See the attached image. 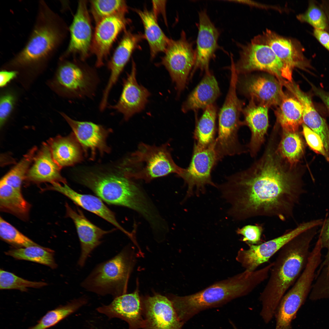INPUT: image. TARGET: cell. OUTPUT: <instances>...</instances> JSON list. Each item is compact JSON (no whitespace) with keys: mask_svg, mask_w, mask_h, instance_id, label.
<instances>
[{"mask_svg":"<svg viewBox=\"0 0 329 329\" xmlns=\"http://www.w3.org/2000/svg\"><path fill=\"white\" fill-rule=\"evenodd\" d=\"M279 137L270 134L262 156L248 168L229 175L217 185L229 205L234 221L258 217L285 221L293 218L295 207L306 193L298 165H291L278 150Z\"/></svg>","mask_w":329,"mask_h":329,"instance_id":"cell-1","label":"cell"},{"mask_svg":"<svg viewBox=\"0 0 329 329\" xmlns=\"http://www.w3.org/2000/svg\"><path fill=\"white\" fill-rule=\"evenodd\" d=\"M318 227L314 226L302 232L279 251L259 297L262 305L260 315L265 323H268L272 319L282 297L305 268L311 252L310 244Z\"/></svg>","mask_w":329,"mask_h":329,"instance_id":"cell-2","label":"cell"},{"mask_svg":"<svg viewBox=\"0 0 329 329\" xmlns=\"http://www.w3.org/2000/svg\"><path fill=\"white\" fill-rule=\"evenodd\" d=\"M264 268L245 270L192 294L174 296L170 299L180 320L184 323L201 312L217 307L236 298L246 295L267 279Z\"/></svg>","mask_w":329,"mask_h":329,"instance_id":"cell-3","label":"cell"},{"mask_svg":"<svg viewBox=\"0 0 329 329\" xmlns=\"http://www.w3.org/2000/svg\"><path fill=\"white\" fill-rule=\"evenodd\" d=\"M78 178L80 183L106 203L133 210L147 221L154 217L156 209L145 193L117 167L114 171L86 172Z\"/></svg>","mask_w":329,"mask_h":329,"instance_id":"cell-4","label":"cell"},{"mask_svg":"<svg viewBox=\"0 0 329 329\" xmlns=\"http://www.w3.org/2000/svg\"><path fill=\"white\" fill-rule=\"evenodd\" d=\"M117 167L127 177L146 182L171 173L180 177L185 169L173 161L168 143L159 146L141 143Z\"/></svg>","mask_w":329,"mask_h":329,"instance_id":"cell-5","label":"cell"},{"mask_svg":"<svg viewBox=\"0 0 329 329\" xmlns=\"http://www.w3.org/2000/svg\"><path fill=\"white\" fill-rule=\"evenodd\" d=\"M128 251L124 250L112 258L98 264L81 283L86 290L114 298L125 294L130 269Z\"/></svg>","mask_w":329,"mask_h":329,"instance_id":"cell-6","label":"cell"},{"mask_svg":"<svg viewBox=\"0 0 329 329\" xmlns=\"http://www.w3.org/2000/svg\"><path fill=\"white\" fill-rule=\"evenodd\" d=\"M231 76L229 89L218 116V133L215 147L219 152L225 154L236 153L242 149L238 133L242 126L240 120L243 102L238 97L236 88L238 78L234 62H231Z\"/></svg>","mask_w":329,"mask_h":329,"instance_id":"cell-7","label":"cell"},{"mask_svg":"<svg viewBox=\"0 0 329 329\" xmlns=\"http://www.w3.org/2000/svg\"><path fill=\"white\" fill-rule=\"evenodd\" d=\"M43 15L27 45L13 59L15 64L27 65L44 60L59 44L62 34L58 26L49 15Z\"/></svg>","mask_w":329,"mask_h":329,"instance_id":"cell-8","label":"cell"},{"mask_svg":"<svg viewBox=\"0 0 329 329\" xmlns=\"http://www.w3.org/2000/svg\"><path fill=\"white\" fill-rule=\"evenodd\" d=\"M241 46L239 59L235 63L238 75L262 71L275 76L283 84L292 81L283 63L268 46L251 42Z\"/></svg>","mask_w":329,"mask_h":329,"instance_id":"cell-9","label":"cell"},{"mask_svg":"<svg viewBox=\"0 0 329 329\" xmlns=\"http://www.w3.org/2000/svg\"><path fill=\"white\" fill-rule=\"evenodd\" d=\"M164 52L161 63L169 72L179 94L185 88L195 63L196 53L193 43L187 39L182 31L179 39H171Z\"/></svg>","mask_w":329,"mask_h":329,"instance_id":"cell-10","label":"cell"},{"mask_svg":"<svg viewBox=\"0 0 329 329\" xmlns=\"http://www.w3.org/2000/svg\"><path fill=\"white\" fill-rule=\"evenodd\" d=\"M320 221L315 219L303 222L283 234L258 245L247 244V249H240L236 259L245 270L253 271L267 262L275 253L294 237L302 232L320 225Z\"/></svg>","mask_w":329,"mask_h":329,"instance_id":"cell-11","label":"cell"},{"mask_svg":"<svg viewBox=\"0 0 329 329\" xmlns=\"http://www.w3.org/2000/svg\"><path fill=\"white\" fill-rule=\"evenodd\" d=\"M57 77L63 92L75 98L92 97L100 81L93 69L76 61L63 63Z\"/></svg>","mask_w":329,"mask_h":329,"instance_id":"cell-12","label":"cell"},{"mask_svg":"<svg viewBox=\"0 0 329 329\" xmlns=\"http://www.w3.org/2000/svg\"><path fill=\"white\" fill-rule=\"evenodd\" d=\"M219 161L214 149V143L206 148L194 145L192 156L189 164L185 168L180 177L187 186L186 198L194 195V190L198 196L206 192L207 185L217 187L212 181L211 173Z\"/></svg>","mask_w":329,"mask_h":329,"instance_id":"cell-13","label":"cell"},{"mask_svg":"<svg viewBox=\"0 0 329 329\" xmlns=\"http://www.w3.org/2000/svg\"><path fill=\"white\" fill-rule=\"evenodd\" d=\"M315 274L306 268L282 297L277 309L275 329H292L291 323L311 291Z\"/></svg>","mask_w":329,"mask_h":329,"instance_id":"cell-14","label":"cell"},{"mask_svg":"<svg viewBox=\"0 0 329 329\" xmlns=\"http://www.w3.org/2000/svg\"><path fill=\"white\" fill-rule=\"evenodd\" d=\"M144 325L143 329H182L179 319L169 299L159 294L142 300Z\"/></svg>","mask_w":329,"mask_h":329,"instance_id":"cell-15","label":"cell"},{"mask_svg":"<svg viewBox=\"0 0 329 329\" xmlns=\"http://www.w3.org/2000/svg\"><path fill=\"white\" fill-rule=\"evenodd\" d=\"M61 115L71 128L85 154L89 155L90 159L95 158L97 152L102 155L110 152L106 140L111 132V129L90 122L74 120L64 113Z\"/></svg>","mask_w":329,"mask_h":329,"instance_id":"cell-16","label":"cell"},{"mask_svg":"<svg viewBox=\"0 0 329 329\" xmlns=\"http://www.w3.org/2000/svg\"><path fill=\"white\" fill-rule=\"evenodd\" d=\"M237 83L243 94L257 104L268 108L278 106L285 94L283 90V84L272 75L238 79Z\"/></svg>","mask_w":329,"mask_h":329,"instance_id":"cell-17","label":"cell"},{"mask_svg":"<svg viewBox=\"0 0 329 329\" xmlns=\"http://www.w3.org/2000/svg\"><path fill=\"white\" fill-rule=\"evenodd\" d=\"M124 15H117L104 18L96 23L92 40L91 52L96 57V66L104 64L111 48L128 22Z\"/></svg>","mask_w":329,"mask_h":329,"instance_id":"cell-18","label":"cell"},{"mask_svg":"<svg viewBox=\"0 0 329 329\" xmlns=\"http://www.w3.org/2000/svg\"><path fill=\"white\" fill-rule=\"evenodd\" d=\"M198 31L195 50L196 59L191 72L192 75L197 69L210 72V60L219 48L218 42L220 35L218 30L212 22L205 10L199 13Z\"/></svg>","mask_w":329,"mask_h":329,"instance_id":"cell-19","label":"cell"},{"mask_svg":"<svg viewBox=\"0 0 329 329\" xmlns=\"http://www.w3.org/2000/svg\"><path fill=\"white\" fill-rule=\"evenodd\" d=\"M132 66L130 72L123 81V89L118 101L109 107L122 114L126 121L144 109L150 94L146 88L138 83L133 61Z\"/></svg>","mask_w":329,"mask_h":329,"instance_id":"cell-20","label":"cell"},{"mask_svg":"<svg viewBox=\"0 0 329 329\" xmlns=\"http://www.w3.org/2000/svg\"><path fill=\"white\" fill-rule=\"evenodd\" d=\"M97 310L109 318H117L125 321L128 324V329L144 327L142 302L137 290L115 298L109 304L100 307Z\"/></svg>","mask_w":329,"mask_h":329,"instance_id":"cell-21","label":"cell"},{"mask_svg":"<svg viewBox=\"0 0 329 329\" xmlns=\"http://www.w3.org/2000/svg\"><path fill=\"white\" fill-rule=\"evenodd\" d=\"M91 27L87 1H80L70 27V38L66 55L78 54L83 61L88 57L93 37Z\"/></svg>","mask_w":329,"mask_h":329,"instance_id":"cell-22","label":"cell"},{"mask_svg":"<svg viewBox=\"0 0 329 329\" xmlns=\"http://www.w3.org/2000/svg\"><path fill=\"white\" fill-rule=\"evenodd\" d=\"M65 207L67 216L72 219L76 227L81 247L78 264L83 267L90 253L101 244L102 237L114 229L103 230L90 221L79 208L74 209L66 203Z\"/></svg>","mask_w":329,"mask_h":329,"instance_id":"cell-23","label":"cell"},{"mask_svg":"<svg viewBox=\"0 0 329 329\" xmlns=\"http://www.w3.org/2000/svg\"><path fill=\"white\" fill-rule=\"evenodd\" d=\"M143 37L141 34H134L129 31L125 33L108 63L110 74L103 92L100 102L101 105L106 106L107 105L111 89L116 83L133 51Z\"/></svg>","mask_w":329,"mask_h":329,"instance_id":"cell-24","label":"cell"},{"mask_svg":"<svg viewBox=\"0 0 329 329\" xmlns=\"http://www.w3.org/2000/svg\"><path fill=\"white\" fill-rule=\"evenodd\" d=\"M268 109L250 99L249 104L242 110V125L248 127L251 132L250 141L247 147L252 157L256 156L265 141L269 126Z\"/></svg>","mask_w":329,"mask_h":329,"instance_id":"cell-25","label":"cell"},{"mask_svg":"<svg viewBox=\"0 0 329 329\" xmlns=\"http://www.w3.org/2000/svg\"><path fill=\"white\" fill-rule=\"evenodd\" d=\"M25 180L36 184L49 182L67 183L61 175L62 168L54 161L47 143L44 142L37 151Z\"/></svg>","mask_w":329,"mask_h":329,"instance_id":"cell-26","label":"cell"},{"mask_svg":"<svg viewBox=\"0 0 329 329\" xmlns=\"http://www.w3.org/2000/svg\"><path fill=\"white\" fill-rule=\"evenodd\" d=\"M51 189L61 193L73 203L86 210L98 216L110 223L128 236L131 233L123 228L118 223L114 213L96 196L79 193L72 189L67 183H55L49 187Z\"/></svg>","mask_w":329,"mask_h":329,"instance_id":"cell-27","label":"cell"},{"mask_svg":"<svg viewBox=\"0 0 329 329\" xmlns=\"http://www.w3.org/2000/svg\"><path fill=\"white\" fill-rule=\"evenodd\" d=\"M252 41L268 46L283 63L291 76L292 77L294 68L300 67L301 56L295 44L290 39L267 30L262 35L256 37Z\"/></svg>","mask_w":329,"mask_h":329,"instance_id":"cell-28","label":"cell"},{"mask_svg":"<svg viewBox=\"0 0 329 329\" xmlns=\"http://www.w3.org/2000/svg\"><path fill=\"white\" fill-rule=\"evenodd\" d=\"M218 82L210 71L205 75L197 86L190 94L182 107L183 112L200 109L204 110L214 104L220 95Z\"/></svg>","mask_w":329,"mask_h":329,"instance_id":"cell-29","label":"cell"},{"mask_svg":"<svg viewBox=\"0 0 329 329\" xmlns=\"http://www.w3.org/2000/svg\"><path fill=\"white\" fill-rule=\"evenodd\" d=\"M47 143L54 161L61 168L83 160L82 148L73 133L67 136L51 138Z\"/></svg>","mask_w":329,"mask_h":329,"instance_id":"cell-30","label":"cell"},{"mask_svg":"<svg viewBox=\"0 0 329 329\" xmlns=\"http://www.w3.org/2000/svg\"><path fill=\"white\" fill-rule=\"evenodd\" d=\"M278 106L275 111L276 123L281 130L298 132L303 122L302 107L299 101L293 95L285 94Z\"/></svg>","mask_w":329,"mask_h":329,"instance_id":"cell-31","label":"cell"},{"mask_svg":"<svg viewBox=\"0 0 329 329\" xmlns=\"http://www.w3.org/2000/svg\"><path fill=\"white\" fill-rule=\"evenodd\" d=\"M136 11L143 24L144 36L149 44L151 58H154L159 52H165L171 39L163 32L152 12L146 9Z\"/></svg>","mask_w":329,"mask_h":329,"instance_id":"cell-32","label":"cell"},{"mask_svg":"<svg viewBox=\"0 0 329 329\" xmlns=\"http://www.w3.org/2000/svg\"><path fill=\"white\" fill-rule=\"evenodd\" d=\"M30 205L23 197L21 190L0 182V209L23 220L29 216Z\"/></svg>","mask_w":329,"mask_h":329,"instance_id":"cell-33","label":"cell"},{"mask_svg":"<svg viewBox=\"0 0 329 329\" xmlns=\"http://www.w3.org/2000/svg\"><path fill=\"white\" fill-rule=\"evenodd\" d=\"M217 108L214 104L208 106L196 123L194 132V145L206 148L213 145L216 137Z\"/></svg>","mask_w":329,"mask_h":329,"instance_id":"cell-34","label":"cell"},{"mask_svg":"<svg viewBox=\"0 0 329 329\" xmlns=\"http://www.w3.org/2000/svg\"><path fill=\"white\" fill-rule=\"evenodd\" d=\"M278 150L281 156L291 165H297L304 150L303 141L298 132H288L281 129Z\"/></svg>","mask_w":329,"mask_h":329,"instance_id":"cell-35","label":"cell"},{"mask_svg":"<svg viewBox=\"0 0 329 329\" xmlns=\"http://www.w3.org/2000/svg\"><path fill=\"white\" fill-rule=\"evenodd\" d=\"M5 253L17 260L37 263L52 269L57 267L54 257V251L39 245L11 249Z\"/></svg>","mask_w":329,"mask_h":329,"instance_id":"cell-36","label":"cell"},{"mask_svg":"<svg viewBox=\"0 0 329 329\" xmlns=\"http://www.w3.org/2000/svg\"><path fill=\"white\" fill-rule=\"evenodd\" d=\"M87 301V297L83 296L48 311L36 325L28 329H47L52 327L86 304Z\"/></svg>","mask_w":329,"mask_h":329,"instance_id":"cell-37","label":"cell"},{"mask_svg":"<svg viewBox=\"0 0 329 329\" xmlns=\"http://www.w3.org/2000/svg\"><path fill=\"white\" fill-rule=\"evenodd\" d=\"M90 11L96 23L105 18L124 15L128 12L126 1L123 0H91Z\"/></svg>","mask_w":329,"mask_h":329,"instance_id":"cell-38","label":"cell"},{"mask_svg":"<svg viewBox=\"0 0 329 329\" xmlns=\"http://www.w3.org/2000/svg\"><path fill=\"white\" fill-rule=\"evenodd\" d=\"M46 282L33 281L25 280L11 272L0 270V289H16L27 291L28 288H39L47 285Z\"/></svg>","mask_w":329,"mask_h":329,"instance_id":"cell-39","label":"cell"},{"mask_svg":"<svg viewBox=\"0 0 329 329\" xmlns=\"http://www.w3.org/2000/svg\"><path fill=\"white\" fill-rule=\"evenodd\" d=\"M0 236L4 241L13 245L26 247L39 245L20 232L1 217Z\"/></svg>","mask_w":329,"mask_h":329,"instance_id":"cell-40","label":"cell"},{"mask_svg":"<svg viewBox=\"0 0 329 329\" xmlns=\"http://www.w3.org/2000/svg\"><path fill=\"white\" fill-rule=\"evenodd\" d=\"M298 19L306 22L315 29L324 30L326 27V17L323 12L317 6L312 5L304 13L297 16Z\"/></svg>","mask_w":329,"mask_h":329,"instance_id":"cell-41","label":"cell"},{"mask_svg":"<svg viewBox=\"0 0 329 329\" xmlns=\"http://www.w3.org/2000/svg\"><path fill=\"white\" fill-rule=\"evenodd\" d=\"M263 230L260 224L249 225L238 228L236 232L242 236L241 241L246 244L258 245L262 243L261 238Z\"/></svg>","mask_w":329,"mask_h":329,"instance_id":"cell-42","label":"cell"},{"mask_svg":"<svg viewBox=\"0 0 329 329\" xmlns=\"http://www.w3.org/2000/svg\"><path fill=\"white\" fill-rule=\"evenodd\" d=\"M302 134L309 147L317 154L324 156L328 161V158L320 137L305 124L302 125Z\"/></svg>","mask_w":329,"mask_h":329,"instance_id":"cell-43","label":"cell"},{"mask_svg":"<svg viewBox=\"0 0 329 329\" xmlns=\"http://www.w3.org/2000/svg\"><path fill=\"white\" fill-rule=\"evenodd\" d=\"M321 226L319 237L320 239L323 249H326L327 253L324 260L322 261L317 270V274L324 267L329 265V217L324 220Z\"/></svg>","mask_w":329,"mask_h":329,"instance_id":"cell-44","label":"cell"},{"mask_svg":"<svg viewBox=\"0 0 329 329\" xmlns=\"http://www.w3.org/2000/svg\"><path fill=\"white\" fill-rule=\"evenodd\" d=\"M15 97L11 94L3 95L0 101V126L2 127L11 112L13 108Z\"/></svg>","mask_w":329,"mask_h":329,"instance_id":"cell-45","label":"cell"},{"mask_svg":"<svg viewBox=\"0 0 329 329\" xmlns=\"http://www.w3.org/2000/svg\"><path fill=\"white\" fill-rule=\"evenodd\" d=\"M316 283L320 291L329 296V265L322 269L317 278Z\"/></svg>","mask_w":329,"mask_h":329,"instance_id":"cell-46","label":"cell"},{"mask_svg":"<svg viewBox=\"0 0 329 329\" xmlns=\"http://www.w3.org/2000/svg\"><path fill=\"white\" fill-rule=\"evenodd\" d=\"M314 34L320 42L329 51V34L324 30L315 29Z\"/></svg>","mask_w":329,"mask_h":329,"instance_id":"cell-47","label":"cell"},{"mask_svg":"<svg viewBox=\"0 0 329 329\" xmlns=\"http://www.w3.org/2000/svg\"><path fill=\"white\" fill-rule=\"evenodd\" d=\"M310 84L314 93L322 100L329 112V92H326L317 87L310 82Z\"/></svg>","mask_w":329,"mask_h":329,"instance_id":"cell-48","label":"cell"},{"mask_svg":"<svg viewBox=\"0 0 329 329\" xmlns=\"http://www.w3.org/2000/svg\"><path fill=\"white\" fill-rule=\"evenodd\" d=\"M165 1H152L153 13L157 18V16L160 13L164 17L165 21H166L165 17Z\"/></svg>","mask_w":329,"mask_h":329,"instance_id":"cell-49","label":"cell"},{"mask_svg":"<svg viewBox=\"0 0 329 329\" xmlns=\"http://www.w3.org/2000/svg\"><path fill=\"white\" fill-rule=\"evenodd\" d=\"M17 72L15 71L3 70L0 73V86L3 87L16 76Z\"/></svg>","mask_w":329,"mask_h":329,"instance_id":"cell-50","label":"cell"}]
</instances>
